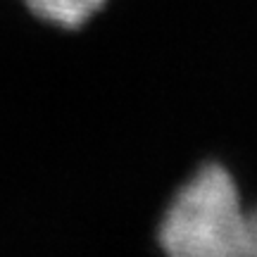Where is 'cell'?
<instances>
[{"label":"cell","mask_w":257,"mask_h":257,"mask_svg":"<svg viewBox=\"0 0 257 257\" xmlns=\"http://www.w3.org/2000/svg\"><path fill=\"white\" fill-rule=\"evenodd\" d=\"M245 212L231 172L219 162H207L174 193L157 240L174 257H243Z\"/></svg>","instance_id":"obj_1"},{"label":"cell","mask_w":257,"mask_h":257,"mask_svg":"<svg viewBox=\"0 0 257 257\" xmlns=\"http://www.w3.org/2000/svg\"><path fill=\"white\" fill-rule=\"evenodd\" d=\"M31 15L53 27L76 29L91 22L110 0H22Z\"/></svg>","instance_id":"obj_2"},{"label":"cell","mask_w":257,"mask_h":257,"mask_svg":"<svg viewBox=\"0 0 257 257\" xmlns=\"http://www.w3.org/2000/svg\"><path fill=\"white\" fill-rule=\"evenodd\" d=\"M245 255L257 257V207L245 212Z\"/></svg>","instance_id":"obj_3"}]
</instances>
